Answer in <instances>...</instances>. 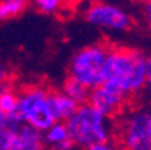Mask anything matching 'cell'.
<instances>
[{
	"label": "cell",
	"instance_id": "cell-1",
	"mask_svg": "<svg viewBox=\"0 0 151 150\" xmlns=\"http://www.w3.org/2000/svg\"><path fill=\"white\" fill-rule=\"evenodd\" d=\"M102 77V84L127 99L139 95L147 84L145 54L135 48H109Z\"/></svg>",
	"mask_w": 151,
	"mask_h": 150
},
{
	"label": "cell",
	"instance_id": "cell-2",
	"mask_svg": "<svg viewBox=\"0 0 151 150\" xmlns=\"http://www.w3.org/2000/svg\"><path fill=\"white\" fill-rule=\"evenodd\" d=\"M88 102L78 105L76 111L66 122L68 134L78 149H91L99 143H109L112 138V123Z\"/></svg>",
	"mask_w": 151,
	"mask_h": 150
},
{
	"label": "cell",
	"instance_id": "cell-3",
	"mask_svg": "<svg viewBox=\"0 0 151 150\" xmlns=\"http://www.w3.org/2000/svg\"><path fill=\"white\" fill-rule=\"evenodd\" d=\"M109 48L111 47L105 44H93L78 50L70 60L69 75L81 81L88 89H93L96 86L102 84V69Z\"/></svg>",
	"mask_w": 151,
	"mask_h": 150
},
{
	"label": "cell",
	"instance_id": "cell-4",
	"mask_svg": "<svg viewBox=\"0 0 151 150\" xmlns=\"http://www.w3.org/2000/svg\"><path fill=\"white\" fill-rule=\"evenodd\" d=\"M15 110L21 114L26 123L35 126L40 132L48 129L55 122L48 102V90L45 87L35 86L21 90L18 93Z\"/></svg>",
	"mask_w": 151,
	"mask_h": 150
},
{
	"label": "cell",
	"instance_id": "cell-5",
	"mask_svg": "<svg viewBox=\"0 0 151 150\" xmlns=\"http://www.w3.org/2000/svg\"><path fill=\"white\" fill-rule=\"evenodd\" d=\"M85 20L94 27L112 32H126L133 26V18L126 11L105 2L91 3L85 9Z\"/></svg>",
	"mask_w": 151,
	"mask_h": 150
},
{
	"label": "cell",
	"instance_id": "cell-6",
	"mask_svg": "<svg viewBox=\"0 0 151 150\" xmlns=\"http://www.w3.org/2000/svg\"><path fill=\"white\" fill-rule=\"evenodd\" d=\"M148 111L139 108L132 111L124 119L121 143L130 150H151V135L148 129Z\"/></svg>",
	"mask_w": 151,
	"mask_h": 150
},
{
	"label": "cell",
	"instance_id": "cell-7",
	"mask_svg": "<svg viewBox=\"0 0 151 150\" xmlns=\"http://www.w3.org/2000/svg\"><path fill=\"white\" fill-rule=\"evenodd\" d=\"M87 102L90 105H93L102 114H105L108 117H114L115 114H118L124 108L127 98L114 92L109 87H106L105 84H99L96 87L90 89Z\"/></svg>",
	"mask_w": 151,
	"mask_h": 150
},
{
	"label": "cell",
	"instance_id": "cell-8",
	"mask_svg": "<svg viewBox=\"0 0 151 150\" xmlns=\"http://www.w3.org/2000/svg\"><path fill=\"white\" fill-rule=\"evenodd\" d=\"M42 147H44V134L24 122L15 132L12 150H40Z\"/></svg>",
	"mask_w": 151,
	"mask_h": 150
},
{
	"label": "cell",
	"instance_id": "cell-9",
	"mask_svg": "<svg viewBox=\"0 0 151 150\" xmlns=\"http://www.w3.org/2000/svg\"><path fill=\"white\" fill-rule=\"evenodd\" d=\"M48 102L54 119L61 122H66L68 119H70L78 108V104L72 98H69L63 90L61 92L48 90Z\"/></svg>",
	"mask_w": 151,
	"mask_h": 150
},
{
	"label": "cell",
	"instance_id": "cell-10",
	"mask_svg": "<svg viewBox=\"0 0 151 150\" xmlns=\"http://www.w3.org/2000/svg\"><path fill=\"white\" fill-rule=\"evenodd\" d=\"M44 147H51V149H58V150H69L73 149V144L69 138L66 123L61 120H55L48 129L44 132Z\"/></svg>",
	"mask_w": 151,
	"mask_h": 150
},
{
	"label": "cell",
	"instance_id": "cell-11",
	"mask_svg": "<svg viewBox=\"0 0 151 150\" xmlns=\"http://www.w3.org/2000/svg\"><path fill=\"white\" fill-rule=\"evenodd\" d=\"M63 92L66 93L69 98H72L78 105L81 104H85L88 101V93H90V89L87 86H84L81 81L75 80L73 77H68L66 81L63 84Z\"/></svg>",
	"mask_w": 151,
	"mask_h": 150
},
{
	"label": "cell",
	"instance_id": "cell-12",
	"mask_svg": "<svg viewBox=\"0 0 151 150\" xmlns=\"http://www.w3.org/2000/svg\"><path fill=\"white\" fill-rule=\"evenodd\" d=\"M18 93L11 87L9 81L0 83V111L3 114L11 113L17 108Z\"/></svg>",
	"mask_w": 151,
	"mask_h": 150
},
{
	"label": "cell",
	"instance_id": "cell-13",
	"mask_svg": "<svg viewBox=\"0 0 151 150\" xmlns=\"http://www.w3.org/2000/svg\"><path fill=\"white\" fill-rule=\"evenodd\" d=\"M26 3L27 2H19V0H0V21L19 15L26 9Z\"/></svg>",
	"mask_w": 151,
	"mask_h": 150
},
{
	"label": "cell",
	"instance_id": "cell-14",
	"mask_svg": "<svg viewBox=\"0 0 151 150\" xmlns=\"http://www.w3.org/2000/svg\"><path fill=\"white\" fill-rule=\"evenodd\" d=\"M15 132L5 122H0V150H12Z\"/></svg>",
	"mask_w": 151,
	"mask_h": 150
},
{
	"label": "cell",
	"instance_id": "cell-15",
	"mask_svg": "<svg viewBox=\"0 0 151 150\" xmlns=\"http://www.w3.org/2000/svg\"><path fill=\"white\" fill-rule=\"evenodd\" d=\"M64 0H33L35 8L42 14H55L63 6Z\"/></svg>",
	"mask_w": 151,
	"mask_h": 150
},
{
	"label": "cell",
	"instance_id": "cell-16",
	"mask_svg": "<svg viewBox=\"0 0 151 150\" xmlns=\"http://www.w3.org/2000/svg\"><path fill=\"white\" fill-rule=\"evenodd\" d=\"M144 20H145V23H147V27L148 30L151 32V0H147V2H144Z\"/></svg>",
	"mask_w": 151,
	"mask_h": 150
},
{
	"label": "cell",
	"instance_id": "cell-17",
	"mask_svg": "<svg viewBox=\"0 0 151 150\" xmlns=\"http://www.w3.org/2000/svg\"><path fill=\"white\" fill-rule=\"evenodd\" d=\"M11 78V69L6 63L0 62V83H6Z\"/></svg>",
	"mask_w": 151,
	"mask_h": 150
},
{
	"label": "cell",
	"instance_id": "cell-18",
	"mask_svg": "<svg viewBox=\"0 0 151 150\" xmlns=\"http://www.w3.org/2000/svg\"><path fill=\"white\" fill-rule=\"evenodd\" d=\"M114 147V144H111V141L109 143H99V144H94L90 150H111Z\"/></svg>",
	"mask_w": 151,
	"mask_h": 150
},
{
	"label": "cell",
	"instance_id": "cell-19",
	"mask_svg": "<svg viewBox=\"0 0 151 150\" xmlns=\"http://www.w3.org/2000/svg\"><path fill=\"white\" fill-rule=\"evenodd\" d=\"M145 72H147V81H151V54L145 56Z\"/></svg>",
	"mask_w": 151,
	"mask_h": 150
},
{
	"label": "cell",
	"instance_id": "cell-20",
	"mask_svg": "<svg viewBox=\"0 0 151 150\" xmlns=\"http://www.w3.org/2000/svg\"><path fill=\"white\" fill-rule=\"evenodd\" d=\"M148 129H150V135H151V110L148 111Z\"/></svg>",
	"mask_w": 151,
	"mask_h": 150
},
{
	"label": "cell",
	"instance_id": "cell-21",
	"mask_svg": "<svg viewBox=\"0 0 151 150\" xmlns=\"http://www.w3.org/2000/svg\"><path fill=\"white\" fill-rule=\"evenodd\" d=\"M3 117H5V114H3L2 111H0V122H3Z\"/></svg>",
	"mask_w": 151,
	"mask_h": 150
},
{
	"label": "cell",
	"instance_id": "cell-22",
	"mask_svg": "<svg viewBox=\"0 0 151 150\" xmlns=\"http://www.w3.org/2000/svg\"><path fill=\"white\" fill-rule=\"evenodd\" d=\"M138 2H147V0H138Z\"/></svg>",
	"mask_w": 151,
	"mask_h": 150
},
{
	"label": "cell",
	"instance_id": "cell-23",
	"mask_svg": "<svg viewBox=\"0 0 151 150\" xmlns=\"http://www.w3.org/2000/svg\"><path fill=\"white\" fill-rule=\"evenodd\" d=\"M19 2H27V0H19Z\"/></svg>",
	"mask_w": 151,
	"mask_h": 150
}]
</instances>
